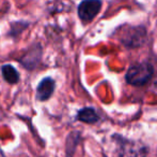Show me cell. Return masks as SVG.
Here are the masks:
<instances>
[{
    "label": "cell",
    "instance_id": "cell-1",
    "mask_svg": "<svg viewBox=\"0 0 157 157\" xmlns=\"http://www.w3.org/2000/svg\"><path fill=\"white\" fill-rule=\"evenodd\" d=\"M153 76V67L149 63L132 66L126 73V81L132 85H143Z\"/></svg>",
    "mask_w": 157,
    "mask_h": 157
},
{
    "label": "cell",
    "instance_id": "cell-2",
    "mask_svg": "<svg viewBox=\"0 0 157 157\" xmlns=\"http://www.w3.org/2000/svg\"><path fill=\"white\" fill-rule=\"evenodd\" d=\"M101 2L97 0H87L82 1L78 6V15L81 21L90 22L94 19L99 12Z\"/></svg>",
    "mask_w": 157,
    "mask_h": 157
},
{
    "label": "cell",
    "instance_id": "cell-3",
    "mask_svg": "<svg viewBox=\"0 0 157 157\" xmlns=\"http://www.w3.org/2000/svg\"><path fill=\"white\" fill-rule=\"evenodd\" d=\"M55 90V81L52 78L43 79L36 88V99L40 101H45L52 97Z\"/></svg>",
    "mask_w": 157,
    "mask_h": 157
},
{
    "label": "cell",
    "instance_id": "cell-4",
    "mask_svg": "<svg viewBox=\"0 0 157 157\" xmlns=\"http://www.w3.org/2000/svg\"><path fill=\"white\" fill-rule=\"evenodd\" d=\"M77 118L83 123L94 124L98 121V115L96 114L94 109L92 108H83L77 114Z\"/></svg>",
    "mask_w": 157,
    "mask_h": 157
},
{
    "label": "cell",
    "instance_id": "cell-5",
    "mask_svg": "<svg viewBox=\"0 0 157 157\" xmlns=\"http://www.w3.org/2000/svg\"><path fill=\"white\" fill-rule=\"evenodd\" d=\"M2 76H3L4 80L10 84H15L18 82L19 80V73L17 70L15 69L13 66L11 65H4L1 68Z\"/></svg>",
    "mask_w": 157,
    "mask_h": 157
}]
</instances>
